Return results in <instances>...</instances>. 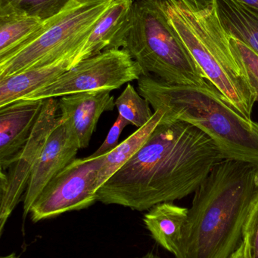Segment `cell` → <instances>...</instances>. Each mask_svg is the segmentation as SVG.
I'll list each match as a JSON object with an SVG mask.
<instances>
[{
  "instance_id": "cell-12",
  "label": "cell",
  "mask_w": 258,
  "mask_h": 258,
  "mask_svg": "<svg viewBox=\"0 0 258 258\" xmlns=\"http://www.w3.org/2000/svg\"><path fill=\"white\" fill-rule=\"evenodd\" d=\"M45 100H20L0 108V171H6L27 144Z\"/></svg>"
},
{
  "instance_id": "cell-3",
  "label": "cell",
  "mask_w": 258,
  "mask_h": 258,
  "mask_svg": "<svg viewBox=\"0 0 258 258\" xmlns=\"http://www.w3.org/2000/svg\"><path fill=\"white\" fill-rule=\"evenodd\" d=\"M138 81L139 94L163 119L187 122L202 131L225 159L258 165V122L242 116L211 81L204 86L172 84L152 76Z\"/></svg>"
},
{
  "instance_id": "cell-9",
  "label": "cell",
  "mask_w": 258,
  "mask_h": 258,
  "mask_svg": "<svg viewBox=\"0 0 258 258\" xmlns=\"http://www.w3.org/2000/svg\"><path fill=\"white\" fill-rule=\"evenodd\" d=\"M59 122V100L45 99L27 144L9 168L0 171V236L14 209L24 197L35 163Z\"/></svg>"
},
{
  "instance_id": "cell-24",
  "label": "cell",
  "mask_w": 258,
  "mask_h": 258,
  "mask_svg": "<svg viewBox=\"0 0 258 258\" xmlns=\"http://www.w3.org/2000/svg\"><path fill=\"white\" fill-rule=\"evenodd\" d=\"M229 258H251L249 244L246 239H243L240 247Z\"/></svg>"
},
{
  "instance_id": "cell-4",
  "label": "cell",
  "mask_w": 258,
  "mask_h": 258,
  "mask_svg": "<svg viewBox=\"0 0 258 258\" xmlns=\"http://www.w3.org/2000/svg\"><path fill=\"white\" fill-rule=\"evenodd\" d=\"M165 6L170 24L209 81L242 116L252 119L255 93L232 51L215 0H165Z\"/></svg>"
},
{
  "instance_id": "cell-11",
  "label": "cell",
  "mask_w": 258,
  "mask_h": 258,
  "mask_svg": "<svg viewBox=\"0 0 258 258\" xmlns=\"http://www.w3.org/2000/svg\"><path fill=\"white\" fill-rule=\"evenodd\" d=\"M111 91L82 92L61 97L59 115L67 128L78 143L80 149L89 146L101 114L115 109Z\"/></svg>"
},
{
  "instance_id": "cell-10",
  "label": "cell",
  "mask_w": 258,
  "mask_h": 258,
  "mask_svg": "<svg viewBox=\"0 0 258 258\" xmlns=\"http://www.w3.org/2000/svg\"><path fill=\"white\" fill-rule=\"evenodd\" d=\"M78 143L61 119L47 139L34 167L23 197V217L30 214L35 200L47 183L76 159Z\"/></svg>"
},
{
  "instance_id": "cell-8",
  "label": "cell",
  "mask_w": 258,
  "mask_h": 258,
  "mask_svg": "<svg viewBox=\"0 0 258 258\" xmlns=\"http://www.w3.org/2000/svg\"><path fill=\"white\" fill-rule=\"evenodd\" d=\"M105 156L75 159L58 173L33 203L30 211L31 221L51 219L96 203L97 178Z\"/></svg>"
},
{
  "instance_id": "cell-5",
  "label": "cell",
  "mask_w": 258,
  "mask_h": 258,
  "mask_svg": "<svg viewBox=\"0 0 258 258\" xmlns=\"http://www.w3.org/2000/svg\"><path fill=\"white\" fill-rule=\"evenodd\" d=\"M118 48L126 50L142 76L172 84L203 86L209 81L170 24L165 0H134Z\"/></svg>"
},
{
  "instance_id": "cell-19",
  "label": "cell",
  "mask_w": 258,
  "mask_h": 258,
  "mask_svg": "<svg viewBox=\"0 0 258 258\" xmlns=\"http://www.w3.org/2000/svg\"><path fill=\"white\" fill-rule=\"evenodd\" d=\"M115 106L118 115L138 128L148 123L154 113L151 111L149 102L130 83L115 100Z\"/></svg>"
},
{
  "instance_id": "cell-6",
  "label": "cell",
  "mask_w": 258,
  "mask_h": 258,
  "mask_svg": "<svg viewBox=\"0 0 258 258\" xmlns=\"http://www.w3.org/2000/svg\"><path fill=\"white\" fill-rule=\"evenodd\" d=\"M114 0H72L49 18L24 46L0 57V80L33 67L51 63L81 47Z\"/></svg>"
},
{
  "instance_id": "cell-1",
  "label": "cell",
  "mask_w": 258,
  "mask_h": 258,
  "mask_svg": "<svg viewBox=\"0 0 258 258\" xmlns=\"http://www.w3.org/2000/svg\"><path fill=\"white\" fill-rule=\"evenodd\" d=\"M224 159L202 131L162 118L139 151L98 188L97 202L143 212L182 200Z\"/></svg>"
},
{
  "instance_id": "cell-7",
  "label": "cell",
  "mask_w": 258,
  "mask_h": 258,
  "mask_svg": "<svg viewBox=\"0 0 258 258\" xmlns=\"http://www.w3.org/2000/svg\"><path fill=\"white\" fill-rule=\"evenodd\" d=\"M142 70L123 48L106 50L82 60L51 84L21 100H45L95 91H112L139 80Z\"/></svg>"
},
{
  "instance_id": "cell-26",
  "label": "cell",
  "mask_w": 258,
  "mask_h": 258,
  "mask_svg": "<svg viewBox=\"0 0 258 258\" xmlns=\"http://www.w3.org/2000/svg\"><path fill=\"white\" fill-rule=\"evenodd\" d=\"M136 258H160L157 254H154L153 252H148L147 254H144L142 257H138Z\"/></svg>"
},
{
  "instance_id": "cell-21",
  "label": "cell",
  "mask_w": 258,
  "mask_h": 258,
  "mask_svg": "<svg viewBox=\"0 0 258 258\" xmlns=\"http://www.w3.org/2000/svg\"><path fill=\"white\" fill-rule=\"evenodd\" d=\"M230 44L233 54L245 69L258 102V55L245 44L232 36Z\"/></svg>"
},
{
  "instance_id": "cell-18",
  "label": "cell",
  "mask_w": 258,
  "mask_h": 258,
  "mask_svg": "<svg viewBox=\"0 0 258 258\" xmlns=\"http://www.w3.org/2000/svg\"><path fill=\"white\" fill-rule=\"evenodd\" d=\"M165 112L163 110H158L154 111L152 118L148 123L138 128L134 133L120 143L113 150L105 156L97 178L98 188L102 186L139 151L153 131L162 121Z\"/></svg>"
},
{
  "instance_id": "cell-28",
  "label": "cell",
  "mask_w": 258,
  "mask_h": 258,
  "mask_svg": "<svg viewBox=\"0 0 258 258\" xmlns=\"http://www.w3.org/2000/svg\"><path fill=\"white\" fill-rule=\"evenodd\" d=\"M74 1L77 2V3H86V2L92 1V0H74Z\"/></svg>"
},
{
  "instance_id": "cell-23",
  "label": "cell",
  "mask_w": 258,
  "mask_h": 258,
  "mask_svg": "<svg viewBox=\"0 0 258 258\" xmlns=\"http://www.w3.org/2000/svg\"><path fill=\"white\" fill-rule=\"evenodd\" d=\"M128 125H130V123L124 118L121 117L120 115H118L115 123L109 130L104 142L98 147V149H97V150H95L91 156H89V157H99V156H105V155L110 153L119 144L118 141H119L120 136L124 129Z\"/></svg>"
},
{
  "instance_id": "cell-22",
  "label": "cell",
  "mask_w": 258,
  "mask_h": 258,
  "mask_svg": "<svg viewBox=\"0 0 258 258\" xmlns=\"http://www.w3.org/2000/svg\"><path fill=\"white\" fill-rule=\"evenodd\" d=\"M242 235L249 244L251 258H258V195L244 224Z\"/></svg>"
},
{
  "instance_id": "cell-2",
  "label": "cell",
  "mask_w": 258,
  "mask_h": 258,
  "mask_svg": "<svg viewBox=\"0 0 258 258\" xmlns=\"http://www.w3.org/2000/svg\"><path fill=\"white\" fill-rule=\"evenodd\" d=\"M258 195V165L224 159L195 192L175 258H229Z\"/></svg>"
},
{
  "instance_id": "cell-17",
  "label": "cell",
  "mask_w": 258,
  "mask_h": 258,
  "mask_svg": "<svg viewBox=\"0 0 258 258\" xmlns=\"http://www.w3.org/2000/svg\"><path fill=\"white\" fill-rule=\"evenodd\" d=\"M46 21L0 3V57L27 43Z\"/></svg>"
},
{
  "instance_id": "cell-14",
  "label": "cell",
  "mask_w": 258,
  "mask_h": 258,
  "mask_svg": "<svg viewBox=\"0 0 258 258\" xmlns=\"http://www.w3.org/2000/svg\"><path fill=\"white\" fill-rule=\"evenodd\" d=\"M133 3L134 0H114L79 49L71 68L106 50L118 48L120 38L128 24Z\"/></svg>"
},
{
  "instance_id": "cell-16",
  "label": "cell",
  "mask_w": 258,
  "mask_h": 258,
  "mask_svg": "<svg viewBox=\"0 0 258 258\" xmlns=\"http://www.w3.org/2000/svg\"><path fill=\"white\" fill-rule=\"evenodd\" d=\"M220 21L230 36L258 55V9L239 0H215Z\"/></svg>"
},
{
  "instance_id": "cell-27",
  "label": "cell",
  "mask_w": 258,
  "mask_h": 258,
  "mask_svg": "<svg viewBox=\"0 0 258 258\" xmlns=\"http://www.w3.org/2000/svg\"><path fill=\"white\" fill-rule=\"evenodd\" d=\"M0 258H18L15 253H11V254H7V255L1 256Z\"/></svg>"
},
{
  "instance_id": "cell-15",
  "label": "cell",
  "mask_w": 258,
  "mask_h": 258,
  "mask_svg": "<svg viewBox=\"0 0 258 258\" xmlns=\"http://www.w3.org/2000/svg\"><path fill=\"white\" fill-rule=\"evenodd\" d=\"M188 211L173 203H163L156 205L144 215V224L151 237L174 255L181 242Z\"/></svg>"
},
{
  "instance_id": "cell-20",
  "label": "cell",
  "mask_w": 258,
  "mask_h": 258,
  "mask_svg": "<svg viewBox=\"0 0 258 258\" xmlns=\"http://www.w3.org/2000/svg\"><path fill=\"white\" fill-rule=\"evenodd\" d=\"M72 0H0L12 7L45 21L59 15Z\"/></svg>"
},
{
  "instance_id": "cell-13",
  "label": "cell",
  "mask_w": 258,
  "mask_h": 258,
  "mask_svg": "<svg viewBox=\"0 0 258 258\" xmlns=\"http://www.w3.org/2000/svg\"><path fill=\"white\" fill-rule=\"evenodd\" d=\"M81 47L51 63L33 67L0 80V108L20 101L57 80L71 69L73 60Z\"/></svg>"
},
{
  "instance_id": "cell-25",
  "label": "cell",
  "mask_w": 258,
  "mask_h": 258,
  "mask_svg": "<svg viewBox=\"0 0 258 258\" xmlns=\"http://www.w3.org/2000/svg\"><path fill=\"white\" fill-rule=\"evenodd\" d=\"M239 1L248 6H252L255 9H258V0H239Z\"/></svg>"
}]
</instances>
